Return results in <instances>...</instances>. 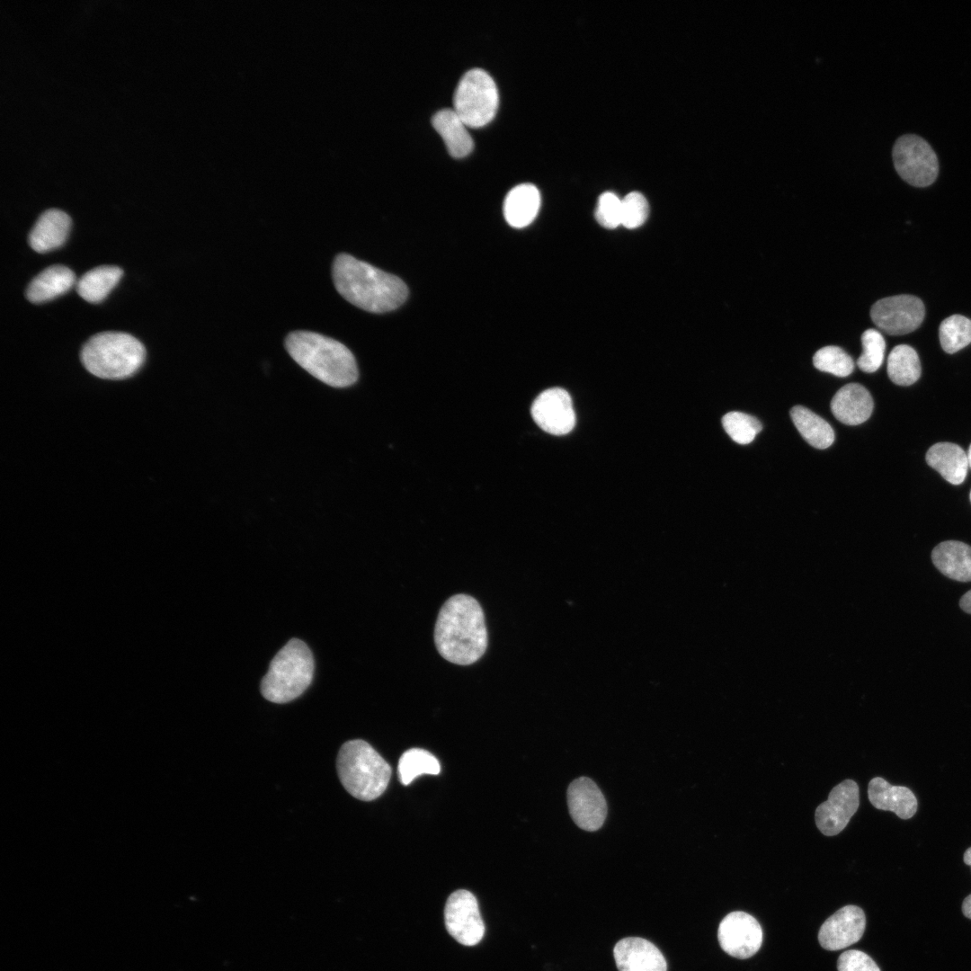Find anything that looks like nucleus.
<instances>
[{
    "instance_id": "35",
    "label": "nucleus",
    "mask_w": 971,
    "mask_h": 971,
    "mask_svg": "<svg viewBox=\"0 0 971 971\" xmlns=\"http://www.w3.org/2000/svg\"><path fill=\"white\" fill-rule=\"evenodd\" d=\"M837 969L838 971H880L869 955L858 949L842 953L837 961Z\"/></svg>"
},
{
    "instance_id": "28",
    "label": "nucleus",
    "mask_w": 971,
    "mask_h": 971,
    "mask_svg": "<svg viewBox=\"0 0 971 971\" xmlns=\"http://www.w3.org/2000/svg\"><path fill=\"white\" fill-rule=\"evenodd\" d=\"M397 770L400 782L408 785L419 775L439 774L441 765L438 759L430 752L421 748H412L401 755Z\"/></svg>"
},
{
    "instance_id": "19",
    "label": "nucleus",
    "mask_w": 971,
    "mask_h": 971,
    "mask_svg": "<svg viewBox=\"0 0 971 971\" xmlns=\"http://www.w3.org/2000/svg\"><path fill=\"white\" fill-rule=\"evenodd\" d=\"M71 219L58 209L45 210L31 228L28 241L38 253H46L61 246L69 233Z\"/></svg>"
},
{
    "instance_id": "30",
    "label": "nucleus",
    "mask_w": 971,
    "mask_h": 971,
    "mask_svg": "<svg viewBox=\"0 0 971 971\" xmlns=\"http://www.w3.org/2000/svg\"><path fill=\"white\" fill-rule=\"evenodd\" d=\"M814 366L837 377H847L854 370L852 358L842 348L829 345L818 350L813 357Z\"/></svg>"
},
{
    "instance_id": "29",
    "label": "nucleus",
    "mask_w": 971,
    "mask_h": 971,
    "mask_svg": "<svg viewBox=\"0 0 971 971\" xmlns=\"http://www.w3.org/2000/svg\"><path fill=\"white\" fill-rule=\"evenodd\" d=\"M939 335L946 352H957L971 343V320L961 315L950 316L941 322Z\"/></svg>"
},
{
    "instance_id": "27",
    "label": "nucleus",
    "mask_w": 971,
    "mask_h": 971,
    "mask_svg": "<svg viewBox=\"0 0 971 971\" xmlns=\"http://www.w3.org/2000/svg\"><path fill=\"white\" fill-rule=\"evenodd\" d=\"M921 372L920 359L913 347L907 344L894 347L887 359V374L895 384L912 385L919 379Z\"/></svg>"
},
{
    "instance_id": "37",
    "label": "nucleus",
    "mask_w": 971,
    "mask_h": 971,
    "mask_svg": "<svg viewBox=\"0 0 971 971\" xmlns=\"http://www.w3.org/2000/svg\"><path fill=\"white\" fill-rule=\"evenodd\" d=\"M962 911L966 917L971 919V895L967 896L962 904Z\"/></svg>"
},
{
    "instance_id": "1",
    "label": "nucleus",
    "mask_w": 971,
    "mask_h": 971,
    "mask_svg": "<svg viewBox=\"0 0 971 971\" xmlns=\"http://www.w3.org/2000/svg\"><path fill=\"white\" fill-rule=\"evenodd\" d=\"M434 641L447 661L468 665L477 662L487 647V630L478 601L467 594L449 598L439 611Z\"/></svg>"
},
{
    "instance_id": "4",
    "label": "nucleus",
    "mask_w": 971,
    "mask_h": 971,
    "mask_svg": "<svg viewBox=\"0 0 971 971\" xmlns=\"http://www.w3.org/2000/svg\"><path fill=\"white\" fill-rule=\"evenodd\" d=\"M146 358L144 345L134 336L121 332H102L82 346L80 361L94 377L121 380L133 376Z\"/></svg>"
},
{
    "instance_id": "40",
    "label": "nucleus",
    "mask_w": 971,
    "mask_h": 971,
    "mask_svg": "<svg viewBox=\"0 0 971 971\" xmlns=\"http://www.w3.org/2000/svg\"><path fill=\"white\" fill-rule=\"evenodd\" d=\"M970 500H971V493H970Z\"/></svg>"
},
{
    "instance_id": "7",
    "label": "nucleus",
    "mask_w": 971,
    "mask_h": 971,
    "mask_svg": "<svg viewBox=\"0 0 971 971\" xmlns=\"http://www.w3.org/2000/svg\"><path fill=\"white\" fill-rule=\"evenodd\" d=\"M498 91L491 76L481 68L466 72L454 93V111L468 126L482 127L490 122L498 107Z\"/></svg>"
},
{
    "instance_id": "22",
    "label": "nucleus",
    "mask_w": 971,
    "mask_h": 971,
    "mask_svg": "<svg viewBox=\"0 0 971 971\" xmlns=\"http://www.w3.org/2000/svg\"><path fill=\"white\" fill-rule=\"evenodd\" d=\"M926 462L952 485L964 482L969 467L967 453L951 442L932 445L926 453Z\"/></svg>"
},
{
    "instance_id": "25",
    "label": "nucleus",
    "mask_w": 971,
    "mask_h": 971,
    "mask_svg": "<svg viewBox=\"0 0 971 971\" xmlns=\"http://www.w3.org/2000/svg\"><path fill=\"white\" fill-rule=\"evenodd\" d=\"M122 270L114 265H102L86 272L76 282V291L90 303L103 300L117 285Z\"/></svg>"
},
{
    "instance_id": "18",
    "label": "nucleus",
    "mask_w": 971,
    "mask_h": 971,
    "mask_svg": "<svg viewBox=\"0 0 971 971\" xmlns=\"http://www.w3.org/2000/svg\"><path fill=\"white\" fill-rule=\"evenodd\" d=\"M868 795L876 808L892 811L902 819H909L916 813L918 803L911 789L893 786L883 778L876 777L869 781Z\"/></svg>"
},
{
    "instance_id": "14",
    "label": "nucleus",
    "mask_w": 971,
    "mask_h": 971,
    "mask_svg": "<svg viewBox=\"0 0 971 971\" xmlns=\"http://www.w3.org/2000/svg\"><path fill=\"white\" fill-rule=\"evenodd\" d=\"M534 422L553 435L570 432L575 424L573 402L567 391L560 388L544 390L531 405Z\"/></svg>"
},
{
    "instance_id": "26",
    "label": "nucleus",
    "mask_w": 971,
    "mask_h": 971,
    "mask_svg": "<svg viewBox=\"0 0 971 971\" xmlns=\"http://www.w3.org/2000/svg\"><path fill=\"white\" fill-rule=\"evenodd\" d=\"M791 419L804 440L816 449H826L834 441L832 426L811 410L796 405L790 410Z\"/></svg>"
},
{
    "instance_id": "9",
    "label": "nucleus",
    "mask_w": 971,
    "mask_h": 971,
    "mask_svg": "<svg viewBox=\"0 0 971 971\" xmlns=\"http://www.w3.org/2000/svg\"><path fill=\"white\" fill-rule=\"evenodd\" d=\"M925 315L922 301L912 295H896L881 298L870 309L877 327L890 335H902L917 329Z\"/></svg>"
},
{
    "instance_id": "10",
    "label": "nucleus",
    "mask_w": 971,
    "mask_h": 971,
    "mask_svg": "<svg viewBox=\"0 0 971 971\" xmlns=\"http://www.w3.org/2000/svg\"><path fill=\"white\" fill-rule=\"evenodd\" d=\"M444 919L448 932L462 945H477L484 936L485 925L477 900L468 890H457L449 896Z\"/></svg>"
},
{
    "instance_id": "15",
    "label": "nucleus",
    "mask_w": 971,
    "mask_h": 971,
    "mask_svg": "<svg viewBox=\"0 0 971 971\" xmlns=\"http://www.w3.org/2000/svg\"><path fill=\"white\" fill-rule=\"evenodd\" d=\"M866 926L865 913L856 905H846L827 918L818 932L820 945L827 950L845 949L859 941Z\"/></svg>"
},
{
    "instance_id": "33",
    "label": "nucleus",
    "mask_w": 971,
    "mask_h": 971,
    "mask_svg": "<svg viewBox=\"0 0 971 971\" xmlns=\"http://www.w3.org/2000/svg\"><path fill=\"white\" fill-rule=\"evenodd\" d=\"M649 207L645 196L631 192L621 199V225L632 229L642 226L648 217Z\"/></svg>"
},
{
    "instance_id": "32",
    "label": "nucleus",
    "mask_w": 971,
    "mask_h": 971,
    "mask_svg": "<svg viewBox=\"0 0 971 971\" xmlns=\"http://www.w3.org/2000/svg\"><path fill=\"white\" fill-rule=\"evenodd\" d=\"M861 343L863 352L857 360V365L864 372H875L880 368L884 361L885 339L879 331L870 328L862 334Z\"/></svg>"
},
{
    "instance_id": "31",
    "label": "nucleus",
    "mask_w": 971,
    "mask_h": 971,
    "mask_svg": "<svg viewBox=\"0 0 971 971\" xmlns=\"http://www.w3.org/2000/svg\"><path fill=\"white\" fill-rule=\"evenodd\" d=\"M722 424L731 439L743 445L752 442L762 429L758 419L741 412L727 413L722 418Z\"/></svg>"
},
{
    "instance_id": "39",
    "label": "nucleus",
    "mask_w": 971,
    "mask_h": 971,
    "mask_svg": "<svg viewBox=\"0 0 971 971\" xmlns=\"http://www.w3.org/2000/svg\"><path fill=\"white\" fill-rule=\"evenodd\" d=\"M967 459H968L969 467L971 468V444H970L969 449H968Z\"/></svg>"
},
{
    "instance_id": "6",
    "label": "nucleus",
    "mask_w": 971,
    "mask_h": 971,
    "mask_svg": "<svg viewBox=\"0 0 971 971\" xmlns=\"http://www.w3.org/2000/svg\"><path fill=\"white\" fill-rule=\"evenodd\" d=\"M314 668V658L308 646L303 641L292 638L272 660L262 680L261 692L271 702H290L310 685Z\"/></svg>"
},
{
    "instance_id": "24",
    "label": "nucleus",
    "mask_w": 971,
    "mask_h": 971,
    "mask_svg": "<svg viewBox=\"0 0 971 971\" xmlns=\"http://www.w3.org/2000/svg\"><path fill=\"white\" fill-rule=\"evenodd\" d=\"M76 282L75 273L67 266L52 265L34 277L26 290V298L41 303L68 291Z\"/></svg>"
},
{
    "instance_id": "34",
    "label": "nucleus",
    "mask_w": 971,
    "mask_h": 971,
    "mask_svg": "<svg viewBox=\"0 0 971 971\" xmlns=\"http://www.w3.org/2000/svg\"><path fill=\"white\" fill-rule=\"evenodd\" d=\"M595 218L601 226L609 229L621 225V199L611 192L602 193L598 200Z\"/></svg>"
},
{
    "instance_id": "8",
    "label": "nucleus",
    "mask_w": 971,
    "mask_h": 971,
    "mask_svg": "<svg viewBox=\"0 0 971 971\" xmlns=\"http://www.w3.org/2000/svg\"><path fill=\"white\" fill-rule=\"evenodd\" d=\"M892 156L897 174L909 184L926 187L936 180L938 158L922 138L913 134L899 137L893 147Z\"/></svg>"
},
{
    "instance_id": "2",
    "label": "nucleus",
    "mask_w": 971,
    "mask_h": 971,
    "mask_svg": "<svg viewBox=\"0 0 971 971\" xmlns=\"http://www.w3.org/2000/svg\"><path fill=\"white\" fill-rule=\"evenodd\" d=\"M332 275L343 298L371 313L396 309L408 294L406 285L398 277L347 254L335 257Z\"/></svg>"
},
{
    "instance_id": "17",
    "label": "nucleus",
    "mask_w": 971,
    "mask_h": 971,
    "mask_svg": "<svg viewBox=\"0 0 971 971\" xmlns=\"http://www.w3.org/2000/svg\"><path fill=\"white\" fill-rule=\"evenodd\" d=\"M870 393L860 384L850 383L840 388L831 401L834 417L848 425H857L867 421L873 410Z\"/></svg>"
},
{
    "instance_id": "3",
    "label": "nucleus",
    "mask_w": 971,
    "mask_h": 971,
    "mask_svg": "<svg viewBox=\"0 0 971 971\" xmlns=\"http://www.w3.org/2000/svg\"><path fill=\"white\" fill-rule=\"evenodd\" d=\"M285 347L300 367L329 386L345 388L358 379L354 356L336 340L313 332L296 331L288 334Z\"/></svg>"
},
{
    "instance_id": "20",
    "label": "nucleus",
    "mask_w": 971,
    "mask_h": 971,
    "mask_svg": "<svg viewBox=\"0 0 971 971\" xmlns=\"http://www.w3.org/2000/svg\"><path fill=\"white\" fill-rule=\"evenodd\" d=\"M934 566L947 577L958 582H971V547L964 542L947 540L931 552Z\"/></svg>"
},
{
    "instance_id": "11",
    "label": "nucleus",
    "mask_w": 971,
    "mask_h": 971,
    "mask_svg": "<svg viewBox=\"0 0 971 971\" xmlns=\"http://www.w3.org/2000/svg\"><path fill=\"white\" fill-rule=\"evenodd\" d=\"M567 805L575 824L588 832L599 830L607 816V803L596 783L580 777L573 780L567 788Z\"/></svg>"
},
{
    "instance_id": "16",
    "label": "nucleus",
    "mask_w": 971,
    "mask_h": 971,
    "mask_svg": "<svg viewBox=\"0 0 971 971\" xmlns=\"http://www.w3.org/2000/svg\"><path fill=\"white\" fill-rule=\"evenodd\" d=\"M613 956L619 971H666L661 951L649 940L628 937L617 942Z\"/></svg>"
},
{
    "instance_id": "36",
    "label": "nucleus",
    "mask_w": 971,
    "mask_h": 971,
    "mask_svg": "<svg viewBox=\"0 0 971 971\" xmlns=\"http://www.w3.org/2000/svg\"><path fill=\"white\" fill-rule=\"evenodd\" d=\"M960 608L967 613L971 614V590L967 592L959 601Z\"/></svg>"
},
{
    "instance_id": "21",
    "label": "nucleus",
    "mask_w": 971,
    "mask_h": 971,
    "mask_svg": "<svg viewBox=\"0 0 971 971\" xmlns=\"http://www.w3.org/2000/svg\"><path fill=\"white\" fill-rule=\"evenodd\" d=\"M540 207V194L531 183L513 187L503 202V215L507 223L515 228L530 225L537 217Z\"/></svg>"
},
{
    "instance_id": "13",
    "label": "nucleus",
    "mask_w": 971,
    "mask_h": 971,
    "mask_svg": "<svg viewBox=\"0 0 971 971\" xmlns=\"http://www.w3.org/2000/svg\"><path fill=\"white\" fill-rule=\"evenodd\" d=\"M860 805L858 784L845 779L829 793L826 801L820 804L815 813L818 830L826 836L840 833L848 824Z\"/></svg>"
},
{
    "instance_id": "23",
    "label": "nucleus",
    "mask_w": 971,
    "mask_h": 971,
    "mask_svg": "<svg viewBox=\"0 0 971 971\" xmlns=\"http://www.w3.org/2000/svg\"><path fill=\"white\" fill-rule=\"evenodd\" d=\"M432 125L441 136L449 153L454 157H463L473 149V139L468 125L454 111L441 109L432 119Z\"/></svg>"
},
{
    "instance_id": "12",
    "label": "nucleus",
    "mask_w": 971,
    "mask_h": 971,
    "mask_svg": "<svg viewBox=\"0 0 971 971\" xmlns=\"http://www.w3.org/2000/svg\"><path fill=\"white\" fill-rule=\"evenodd\" d=\"M717 938L722 949L736 958L753 956L762 943V929L749 913L735 911L728 913L719 923Z\"/></svg>"
},
{
    "instance_id": "38",
    "label": "nucleus",
    "mask_w": 971,
    "mask_h": 971,
    "mask_svg": "<svg viewBox=\"0 0 971 971\" xmlns=\"http://www.w3.org/2000/svg\"><path fill=\"white\" fill-rule=\"evenodd\" d=\"M963 859L964 862L971 867V847L965 851Z\"/></svg>"
},
{
    "instance_id": "5",
    "label": "nucleus",
    "mask_w": 971,
    "mask_h": 971,
    "mask_svg": "<svg viewBox=\"0 0 971 971\" xmlns=\"http://www.w3.org/2000/svg\"><path fill=\"white\" fill-rule=\"evenodd\" d=\"M336 769L343 788L362 801H371L381 796L392 773L383 757L361 739L347 741L341 746Z\"/></svg>"
}]
</instances>
